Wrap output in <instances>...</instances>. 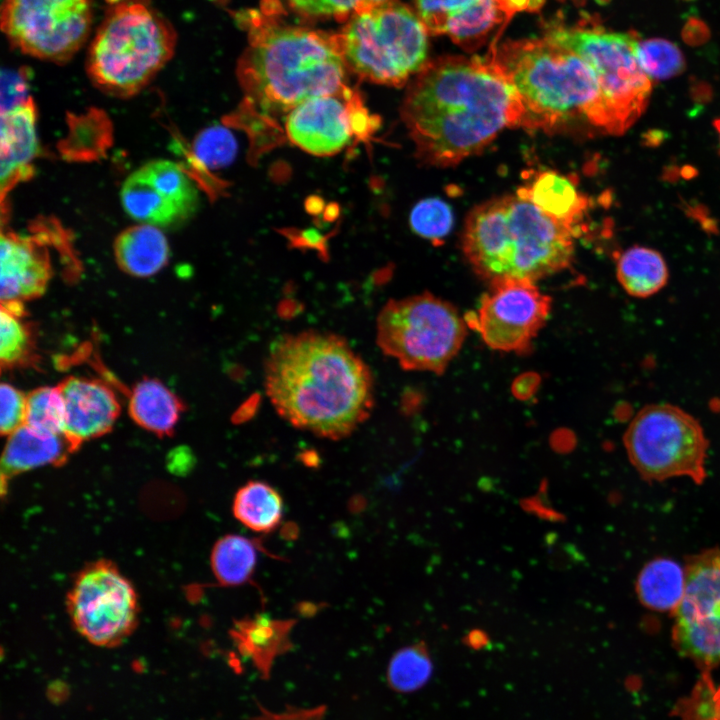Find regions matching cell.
<instances>
[{
    "label": "cell",
    "instance_id": "6da1fadb",
    "mask_svg": "<svg viewBox=\"0 0 720 720\" xmlns=\"http://www.w3.org/2000/svg\"><path fill=\"white\" fill-rule=\"evenodd\" d=\"M401 116L418 157L449 167L481 152L505 127L520 126L523 108L490 56H446L417 73Z\"/></svg>",
    "mask_w": 720,
    "mask_h": 720
},
{
    "label": "cell",
    "instance_id": "7a4b0ae2",
    "mask_svg": "<svg viewBox=\"0 0 720 720\" xmlns=\"http://www.w3.org/2000/svg\"><path fill=\"white\" fill-rule=\"evenodd\" d=\"M264 386L277 413L318 437H348L370 416V368L341 336L317 330L276 339L265 360Z\"/></svg>",
    "mask_w": 720,
    "mask_h": 720
},
{
    "label": "cell",
    "instance_id": "3957f363",
    "mask_svg": "<svg viewBox=\"0 0 720 720\" xmlns=\"http://www.w3.org/2000/svg\"><path fill=\"white\" fill-rule=\"evenodd\" d=\"M249 19V45L238 73L248 100L262 111L289 113L346 86L336 34L284 25L259 12Z\"/></svg>",
    "mask_w": 720,
    "mask_h": 720
},
{
    "label": "cell",
    "instance_id": "277c9868",
    "mask_svg": "<svg viewBox=\"0 0 720 720\" xmlns=\"http://www.w3.org/2000/svg\"><path fill=\"white\" fill-rule=\"evenodd\" d=\"M571 226L516 193L489 200L471 211L462 248L474 272L489 283L506 279L536 282L571 264Z\"/></svg>",
    "mask_w": 720,
    "mask_h": 720
},
{
    "label": "cell",
    "instance_id": "5b68a950",
    "mask_svg": "<svg viewBox=\"0 0 720 720\" xmlns=\"http://www.w3.org/2000/svg\"><path fill=\"white\" fill-rule=\"evenodd\" d=\"M489 56L518 94L521 127L553 131L582 120L612 134L597 77L576 53L545 36L507 41Z\"/></svg>",
    "mask_w": 720,
    "mask_h": 720
},
{
    "label": "cell",
    "instance_id": "8992f818",
    "mask_svg": "<svg viewBox=\"0 0 720 720\" xmlns=\"http://www.w3.org/2000/svg\"><path fill=\"white\" fill-rule=\"evenodd\" d=\"M172 27L140 0L117 2L90 45L87 70L95 85L116 96L143 89L174 53Z\"/></svg>",
    "mask_w": 720,
    "mask_h": 720
},
{
    "label": "cell",
    "instance_id": "52a82bcc",
    "mask_svg": "<svg viewBox=\"0 0 720 720\" xmlns=\"http://www.w3.org/2000/svg\"><path fill=\"white\" fill-rule=\"evenodd\" d=\"M428 34L416 11L395 1L353 15L336 37L359 77L399 87L427 63Z\"/></svg>",
    "mask_w": 720,
    "mask_h": 720
},
{
    "label": "cell",
    "instance_id": "ba28073f",
    "mask_svg": "<svg viewBox=\"0 0 720 720\" xmlns=\"http://www.w3.org/2000/svg\"><path fill=\"white\" fill-rule=\"evenodd\" d=\"M467 328L455 306L423 292L391 299L382 307L376 343L403 369L440 375L460 351Z\"/></svg>",
    "mask_w": 720,
    "mask_h": 720
},
{
    "label": "cell",
    "instance_id": "9c48e42d",
    "mask_svg": "<svg viewBox=\"0 0 720 720\" xmlns=\"http://www.w3.org/2000/svg\"><path fill=\"white\" fill-rule=\"evenodd\" d=\"M545 36L580 56L597 77L611 119L612 134H622L644 112L652 80L637 58L633 33L600 26L552 28Z\"/></svg>",
    "mask_w": 720,
    "mask_h": 720
},
{
    "label": "cell",
    "instance_id": "30bf717a",
    "mask_svg": "<svg viewBox=\"0 0 720 720\" xmlns=\"http://www.w3.org/2000/svg\"><path fill=\"white\" fill-rule=\"evenodd\" d=\"M623 442L636 471L646 481L706 477L708 440L698 420L667 403L649 404L627 426Z\"/></svg>",
    "mask_w": 720,
    "mask_h": 720
},
{
    "label": "cell",
    "instance_id": "8fae6325",
    "mask_svg": "<svg viewBox=\"0 0 720 720\" xmlns=\"http://www.w3.org/2000/svg\"><path fill=\"white\" fill-rule=\"evenodd\" d=\"M91 24V0H4L1 9V28L10 43L54 62L78 51Z\"/></svg>",
    "mask_w": 720,
    "mask_h": 720
},
{
    "label": "cell",
    "instance_id": "7c38bea8",
    "mask_svg": "<svg viewBox=\"0 0 720 720\" xmlns=\"http://www.w3.org/2000/svg\"><path fill=\"white\" fill-rule=\"evenodd\" d=\"M75 629L97 646L120 644L135 629L138 598L131 582L108 561H97L75 578L67 598Z\"/></svg>",
    "mask_w": 720,
    "mask_h": 720
},
{
    "label": "cell",
    "instance_id": "4fadbf2b",
    "mask_svg": "<svg viewBox=\"0 0 720 720\" xmlns=\"http://www.w3.org/2000/svg\"><path fill=\"white\" fill-rule=\"evenodd\" d=\"M683 598L674 612L672 638L679 652L704 667L720 664V550L688 560Z\"/></svg>",
    "mask_w": 720,
    "mask_h": 720
},
{
    "label": "cell",
    "instance_id": "5bb4252c",
    "mask_svg": "<svg viewBox=\"0 0 720 720\" xmlns=\"http://www.w3.org/2000/svg\"><path fill=\"white\" fill-rule=\"evenodd\" d=\"M550 311L551 298L535 282L506 279L490 283L466 323L491 349L521 354L529 350Z\"/></svg>",
    "mask_w": 720,
    "mask_h": 720
},
{
    "label": "cell",
    "instance_id": "9a60e30c",
    "mask_svg": "<svg viewBox=\"0 0 720 720\" xmlns=\"http://www.w3.org/2000/svg\"><path fill=\"white\" fill-rule=\"evenodd\" d=\"M121 205L138 223L171 228L185 223L199 206V191L177 163L153 160L130 173L120 189Z\"/></svg>",
    "mask_w": 720,
    "mask_h": 720
},
{
    "label": "cell",
    "instance_id": "2e32d148",
    "mask_svg": "<svg viewBox=\"0 0 720 720\" xmlns=\"http://www.w3.org/2000/svg\"><path fill=\"white\" fill-rule=\"evenodd\" d=\"M372 120L359 96L345 86L339 92L309 99L292 109L286 119L289 140L314 155L340 152L354 135L366 136Z\"/></svg>",
    "mask_w": 720,
    "mask_h": 720
},
{
    "label": "cell",
    "instance_id": "e0dca14e",
    "mask_svg": "<svg viewBox=\"0 0 720 720\" xmlns=\"http://www.w3.org/2000/svg\"><path fill=\"white\" fill-rule=\"evenodd\" d=\"M530 0H415L429 34L447 35L467 51L482 46L496 26Z\"/></svg>",
    "mask_w": 720,
    "mask_h": 720
},
{
    "label": "cell",
    "instance_id": "ac0fdd59",
    "mask_svg": "<svg viewBox=\"0 0 720 720\" xmlns=\"http://www.w3.org/2000/svg\"><path fill=\"white\" fill-rule=\"evenodd\" d=\"M65 406L64 436L73 448L109 432L120 412L112 389L102 381L70 376L58 385Z\"/></svg>",
    "mask_w": 720,
    "mask_h": 720
},
{
    "label": "cell",
    "instance_id": "d6986e66",
    "mask_svg": "<svg viewBox=\"0 0 720 720\" xmlns=\"http://www.w3.org/2000/svg\"><path fill=\"white\" fill-rule=\"evenodd\" d=\"M1 303L20 302L44 293L51 277L47 256L31 239L2 235L0 241Z\"/></svg>",
    "mask_w": 720,
    "mask_h": 720
},
{
    "label": "cell",
    "instance_id": "ffe728a7",
    "mask_svg": "<svg viewBox=\"0 0 720 720\" xmlns=\"http://www.w3.org/2000/svg\"><path fill=\"white\" fill-rule=\"evenodd\" d=\"M295 623L257 614L235 621L230 633L240 654L268 679L276 658L292 648L290 635Z\"/></svg>",
    "mask_w": 720,
    "mask_h": 720
},
{
    "label": "cell",
    "instance_id": "44dd1931",
    "mask_svg": "<svg viewBox=\"0 0 720 720\" xmlns=\"http://www.w3.org/2000/svg\"><path fill=\"white\" fill-rule=\"evenodd\" d=\"M73 450L64 435L41 432L24 424L7 436L1 460L2 472L10 476L59 464Z\"/></svg>",
    "mask_w": 720,
    "mask_h": 720
},
{
    "label": "cell",
    "instance_id": "7402d4cb",
    "mask_svg": "<svg viewBox=\"0 0 720 720\" xmlns=\"http://www.w3.org/2000/svg\"><path fill=\"white\" fill-rule=\"evenodd\" d=\"M115 260L122 271L146 278L168 263L170 247L162 229L139 223L123 230L114 242Z\"/></svg>",
    "mask_w": 720,
    "mask_h": 720
},
{
    "label": "cell",
    "instance_id": "603a6c76",
    "mask_svg": "<svg viewBox=\"0 0 720 720\" xmlns=\"http://www.w3.org/2000/svg\"><path fill=\"white\" fill-rule=\"evenodd\" d=\"M128 410L134 422L159 436L169 435L179 421L183 405L161 381L145 378L132 388Z\"/></svg>",
    "mask_w": 720,
    "mask_h": 720
},
{
    "label": "cell",
    "instance_id": "cb8c5ba5",
    "mask_svg": "<svg viewBox=\"0 0 720 720\" xmlns=\"http://www.w3.org/2000/svg\"><path fill=\"white\" fill-rule=\"evenodd\" d=\"M37 151L35 114L29 103L3 110L1 117V179L11 181Z\"/></svg>",
    "mask_w": 720,
    "mask_h": 720
},
{
    "label": "cell",
    "instance_id": "d4e9b609",
    "mask_svg": "<svg viewBox=\"0 0 720 720\" xmlns=\"http://www.w3.org/2000/svg\"><path fill=\"white\" fill-rule=\"evenodd\" d=\"M685 585V567L672 559L657 558L640 571L636 591L647 608L674 613L683 598Z\"/></svg>",
    "mask_w": 720,
    "mask_h": 720
},
{
    "label": "cell",
    "instance_id": "484cf974",
    "mask_svg": "<svg viewBox=\"0 0 720 720\" xmlns=\"http://www.w3.org/2000/svg\"><path fill=\"white\" fill-rule=\"evenodd\" d=\"M616 276L627 294L646 298L666 285L668 268L662 255L656 250L634 246L618 257Z\"/></svg>",
    "mask_w": 720,
    "mask_h": 720
},
{
    "label": "cell",
    "instance_id": "4316f807",
    "mask_svg": "<svg viewBox=\"0 0 720 720\" xmlns=\"http://www.w3.org/2000/svg\"><path fill=\"white\" fill-rule=\"evenodd\" d=\"M517 193L548 215L570 225L585 208V200L576 186L566 176L554 171L539 173L530 185L520 188Z\"/></svg>",
    "mask_w": 720,
    "mask_h": 720
},
{
    "label": "cell",
    "instance_id": "83f0119b",
    "mask_svg": "<svg viewBox=\"0 0 720 720\" xmlns=\"http://www.w3.org/2000/svg\"><path fill=\"white\" fill-rule=\"evenodd\" d=\"M232 511L235 518L250 530L269 533L282 521L283 500L268 483L248 481L236 492Z\"/></svg>",
    "mask_w": 720,
    "mask_h": 720
},
{
    "label": "cell",
    "instance_id": "f1b7e54d",
    "mask_svg": "<svg viewBox=\"0 0 720 720\" xmlns=\"http://www.w3.org/2000/svg\"><path fill=\"white\" fill-rule=\"evenodd\" d=\"M261 542L242 535L220 538L211 553V568L217 581L224 586H239L251 581L257 564Z\"/></svg>",
    "mask_w": 720,
    "mask_h": 720
},
{
    "label": "cell",
    "instance_id": "f546056e",
    "mask_svg": "<svg viewBox=\"0 0 720 720\" xmlns=\"http://www.w3.org/2000/svg\"><path fill=\"white\" fill-rule=\"evenodd\" d=\"M432 673V661L424 642L399 649L392 656L387 680L398 692H412L423 687Z\"/></svg>",
    "mask_w": 720,
    "mask_h": 720
},
{
    "label": "cell",
    "instance_id": "4dcf8cb0",
    "mask_svg": "<svg viewBox=\"0 0 720 720\" xmlns=\"http://www.w3.org/2000/svg\"><path fill=\"white\" fill-rule=\"evenodd\" d=\"M23 315V303H1L0 360L3 367L22 364L31 355L32 334Z\"/></svg>",
    "mask_w": 720,
    "mask_h": 720
},
{
    "label": "cell",
    "instance_id": "1f68e13d",
    "mask_svg": "<svg viewBox=\"0 0 720 720\" xmlns=\"http://www.w3.org/2000/svg\"><path fill=\"white\" fill-rule=\"evenodd\" d=\"M25 424L49 434L64 435L65 406L59 386H43L26 397Z\"/></svg>",
    "mask_w": 720,
    "mask_h": 720
},
{
    "label": "cell",
    "instance_id": "d6a6232c",
    "mask_svg": "<svg viewBox=\"0 0 720 720\" xmlns=\"http://www.w3.org/2000/svg\"><path fill=\"white\" fill-rule=\"evenodd\" d=\"M637 58L647 76L653 80H665L680 74L685 68L682 52L665 39L638 41Z\"/></svg>",
    "mask_w": 720,
    "mask_h": 720
},
{
    "label": "cell",
    "instance_id": "836d02e7",
    "mask_svg": "<svg viewBox=\"0 0 720 720\" xmlns=\"http://www.w3.org/2000/svg\"><path fill=\"white\" fill-rule=\"evenodd\" d=\"M410 225L419 236L440 242L452 228L453 213L450 206L439 198L424 199L412 209Z\"/></svg>",
    "mask_w": 720,
    "mask_h": 720
},
{
    "label": "cell",
    "instance_id": "e575fe53",
    "mask_svg": "<svg viewBox=\"0 0 720 720\" xmlns=\"http://www.w3.org/2000/svg\"><path fill=\"white\" fill-rule=\"evenodd\" d=\"M395 1L397 0H289V3L297 13L305 17H332L347 21L355 14Z\"/></svg>",
    "mask_w": 720,
    "mask_h": 720
},
{
    "label": "cell",
    "instance_id": "d590c367",
    "mask_svg": "<svg viewBox=\"0 0 720 720\" xmlns=\"http://www.w3.org/2000/svg\"><path fill=\"white\" fill-rule=\"evenodd\" d=\"M197 161L207 168L227 165L236 153L233 135L223 127L204 130L195 140L193 147Z\"/></svg>",
    "mask_w": 720,
    "mask_h": 720
},
{
    "label": "cell",
    "instance_id": "8d00e7d4",
    "mask_svg": "<svg viewBox=\"0 0 720 720\" xmlns=\"http://www.w3.org/2000/svg\"><path fill=\"white\" fill-rule=\"evenodd\" d=\"M26 397L9 383L0 387V431L9 435L25 424Z\"/></svg>",
    "mask_w": 720,
    "mask_h": 720
},
{
    "label": "cell",
    "instance_id": "74e56055",
    "mask_svg": "<svg viewBox=\"0 0 720 720\" xmlns=\"http://www.w3.org/2000/svg\"><path fill=\"white\" fill-rule=\"evenodd\" d=\"M545 543L548 551V559L554 569H568L578 560V552L568 542L562 541L554 534H549Z\"/></svg>",
    "mask_w": 720,
    "mask_h": 720
},
{
    "label": "cell",
    "instance_id": "f35d334b",
    "mask_svg": "<svg viewBox=\"0 0 720 720\" xmlns=\"http://www.w3.org/2000/svg\"><path fill=\"white\" fill-rule=\"evenodd\" d=\"M257 706L259 715L254 717V720H323L326 714L324 705L308 709L289 707L280 713L271 712L260 704Z\"/></svg>",
    "mask_w": 720,
    "mask_h": 720
},
{
    "label": "cell",
    "instance_id": "ab89813d",
    "mask_svg": "<svg viewBox=\"0 0 720 720\" xmlns=\"http://www.w3.org/2000/svg\"><path fill=\"white\" fill-rule=\"evenodd\" d=\"M26 91L25 79L19 72L12 70L2 72V98L8 104L6 110L27 103L24 99Z\"/></svg>",
    "mask_w": 720,
    "mask_h": 720
},
{
    "label": "cell",
    "instance_id": "60d3db41",
    "mask_svg": "<svg viewBox=\"0 0 720 720\" xmlns=\"http://www.w3.org/2000/svg\"><path fill=\"white\" fill-rule=\"evenodd\" d=\"M521 506L526 511L535 514L536 516L550 520V521H563L564 516L553 509L551 504L549 503L548 497H547V488L545 483H543V486L539 490L538 494L536 496L523 499L521 501Z\"/></svg>",
    "mask_w": 720,
    "mask_h": 720
},
{
    "label": "cell",
    "instance_id": "b9f144b4",
    "mask_svg": "<svg viewBox=\"0 0 720 720\" xmlns=\"http://www.w3.org/2000/svg\"><path fill=\"white\" fill-rule=\"evenodd\" d=\"M464 643L473 649H481L488 645L489 638L484 631L475 629L464 637Z\"/></svg>",
    "mask_w": 720,
    "mask_h": 720
},
{
    "label": "cell",
    "instance_id": "7bdbcfd3",
    "mask_svg": "<svg viewBox=\"0 0 720 720\" xmlns=\"http://www.w3.org/2000/svg\"><path fill=\"white\" fill-rule=\"evenodd\" d=\"M715 719L720 720V694L718 695V700L715 704Z\"/></svg>",
    "mask_w": 720,
    "mask_h": 720
},
{
    "label": "cell",
    "instance_id": "ee69618b",
    "mask_svg": "<svg viewBox=\"0 0 720 720\" xmlns=\"http://www.w3.org/2000/svg\"><path fill=\"white\" fill-rule=\"evenodd\" d=\"M714 125H715V128H716L717 132H718L719 140H720V118H718L717 120H715Z\"/></svg>",
    "mask_w": 720,
    "mask_h": 720
}]
</instances>
